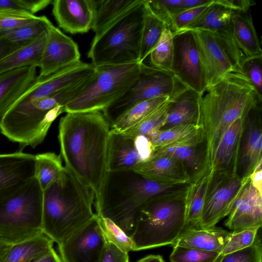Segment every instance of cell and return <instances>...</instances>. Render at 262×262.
<instances>
[{
    "label": "cell",
    "mask_w": 262,
    "mask_h": 262,
    "mask_svg": "<svg viewBox=\"0 0 262 262\" xmlns=\"http://www.w3.org/2000/svg\"><path fill=\"white\" fill-rule=\"evenodd\" d=\"M144 2L94 36L88 54L94 67L139 62Z\"/></svg>",
    "instance_id": "7"
},
{
    "label": "cell",
    "mask_w": 262,
    "mask_h": 262,
    "mask_svg": "<svg viewBox=\"0 0 262 262\" xmlns=\"http://www.w3.org/2000/svg\"><path fill=\"white\" fill-rule=\"evenodd\" d=\"M201 97L188 87L179 92L169 101L167 118L161 129L181 125L202 126Z\"/></svg>",
    "instance_id": "23"
},
{
    "label": "cell",
    "mask_w": 262,
    "mask_h": 262,
    "mask_svg": "<svg viewBox=\"0 0 262 262\" xmlns=\"http://www.w3.org/2000/svg\"><path fill=\"white\" fill-rule=\"evenodd\" d=\"M47 32L0 60V74L28 66L37 67L46 40Z\"/></svg>",
    "instance_id": "34"
},
{
    "label": "cell",
    "mask_w": 262,
    "mask_h": 262,
    "mask_svg": "<svg viewBox=\"0 0 262 262\" xmlns=\"http://www.w3.org/2000/svg\"><path fill=\"white\" fill-rule=\"evenodd\" d=\"M170 99L167 100L133 127L122 133L135 137L149 136L161 129L164 125L167 115Z\"/></svg>",
    "instance_id": "41"
},
{
    "label": "cell",
    "mask_w": 262,
    "mask_h": 262,
    "mask_svg": "<svg viewBox=\"0 0 262 262\" xmlns=\"http://www.w3.org/2000/svg\"><path fill=\"white\" fill-rule=\"evenodd\" d=\"M54 243L42 233L34 237L10 245L1 262H35L54 248Z\"/></svg>",
    "instance_id": "30"
},
{
    "label": "cell",
    "mask_w": 262,
    "mask_h": 262,
    "mask_svg": "<svg viewBox=\"0 0 262 262\" xmlns=\"http://www.w3.org/2000/svg\"><path fill=\"white\" fill-rule=\"evenodd\" d=\"M52 13L58 26L71 34L92 29L94 19V0H54Z\"/></svg>",
    "instance_id": "21"
},
{
    "label": "cell",
    "mask_w": 262,
    "mask_h": 262,
    "mask_svg": "<svg viewBox=\"0 0 262 262\" xmlns=\"http://www.w3.org/2000/svg\"><path fill=\"white\" fill-rule=\"evenodd\" d=\"M143 0H94V19L92 30L100 34Z\"/></svg>",
    "instance_id": "31"
},
{
    "label": "cell",
    "mask_w": 262,
    "mask_h": 262,
    "mask_svg": "<svg viewBox=\"0 0 262 262\" xmlns=\"http://www.w3.org/2000/svg\"><path fill=\"white\" fill-rule=\"evenodd\" d=\"M171 72L187 87L202 96L206 90L204 69L193 30L173 33Z\"/></svg>",
    "instance_id": "13"
},
{
    "label": "cell",
    "mask_w": 262,
    "mask_h": 262,
    "mask_svg": "<svg viewBox=\"0 0 262 262\" xmlns=\"http://www.w3.org/2000/svg\"><path fill=\"white\" fill-rule=\"evenodd\" d=\"M35 262H62L60 257L54 248L47 254Z\"/></svg>",
    "instance_id": "54"
},
{
    "label": "cell",
    "mask_w": 262,
    "mask_h": 262,
    "mask_svg": "<svg viewBox=\"0 0 262 262\" xmlns=\"http://www.w3.org/2000/svg\"><path fill=\"white\" fill-rule=\"evenodd\" d=\"M246 116L236 120L224 134L214 155L210 168L212 172L237 173L240 143Z\"/></svg>",
    "instance_id": "24"
},
{
    "label": "cell",
    "mask_w": 262,
    "mask_h": 262,
    "mask_svg": "<svg viewBox=\"0 0 262 262\" xmlns=\"http://www.w3.org/2000/svg\"><path fill=\"white\" fill-rule=\"evenodd\" d=\"M35 155L21 151L0 154V202L35 177Z\"/></svg>",
    "instance_id": "19"
},
{
    "label": "cell",
    "mask_w": 262,
    "mask_h": 262,
    "mask_svg": "<svg viewBox=\"0 0 262 262\" xmlns=\"http://www.w3.org/2000/svg\"><path fill=\"white\" fill-rule=\"evenodd\" d=\"M261 104L246 116L242 135L236 168L237 174L247 179L262 161Z\"/></svg>",
    "instance_id": "18"
},
{
    "label": "cell",
    "mask_w": 262,
    "mask_h": 262,
    "mask_svg": "<svg viewBox=\"0 0 262 262\" xmlns=\"http://www.w3.org/2000/svg\"><path fill=\"white\" fill-rule=\"evenodd\" d=\"M232 34L244 58L262 55L260 40L250 13L233 11Z\"/></svg>",
    "instance_id": "28"
},
{
    "label": "cell",
    "mask_w": 262,
    "mask_h": 262,
    "mask_svg": "<svg viewBox=\"0 0 262 262\" xmlns=\"http://www.w3.org/2000/svg\"><path fill=\"white\" fill-rule=\"evenodd\" d=\"M186 88L171 72L142 62L139 75L131 88L102 112L111 127L119 118L136 104L164 96L171 100Z\"/></svg>",
    "instance_id": "10"
},
{
    "label": "cell",
    "mask_w": 262,
    "mask_h": 262,
    "mask_svg": "<svg viewBox=\"0 0 262 262\" xmlns=\"http://www.w3.org/2000/svg\"><path fill=\"white\" fill-rule=\"evenodd\" d=\"M10 245H11L0 242V262Z\"/></svg>",
    "instance_id": "56"
},
{
    "label": "cell",
    "mask_w": 262,
    "mask_h": 262,
    "mask_svg": "<svg viewBox=\"0 0 262 262\" xmlns=\"http://www.w3.org/2000/svg\"><path fill=\"white\" fill-rule=\"evenodd\" d=\"M52 24L46 16H40L33 22L1 32L11 43L23 47L47 32Z\"/></svg>",
    "instance_id": "39"
},
{
    "label": "cell",
    "mask_w": 262,
    "mask_h": 262,
    "mask_svg": "<svg viewBox=\"0 0 262 262\" xmlns=\"http://www.w3.org/2000/svg\"><path fill=\"white\" fill-rule=\"evenodd\" d=\"M145 5V11L140 38L139 62L145 59L158 43L163 30L167 27L165 23L156 16Z\"/></svg>",
    "instance_id": "37"
},
{
    "label": "cell",
    "mask_w": 262,
    "mask_h": 262,
    "mask_svg": "<svg viewBox=\"0 0 262 262\" xmlns=\"http://www.w3.org/2000/svg\"><path fill=\"white\" fill-rule=\"evenodd\" d=\"M39 16L17 10L0 11V32L12 30L31 23Z\"/></svg>",
    "instance_id": "47"
},
{
    "label": "cell",
    "mask_w": 262,
    "mask_h": 262,
    "mask_svg": "<svg viewBox=\"0 0 262 262\" xmlns=\"http://www.w3.org/2000/svg\"><path fill=\"white\" fill-rule=\"evenodd\" d=\"M111 126L100 111L67 113L59 123L60 156L66 165L95 194L100 204L108 172Z\"/></svg>",
    "instance_id": "1"
},
{
    "label": "cell",
    "mask_w": 262,
    "mask_h": 262,
    "mask_svg": "<svg viewBox=\"0 0 262 262\" xmlns=\"http://www.w3.org/2000/svg\"><path fill=\"white\" fill-rule=\"evenodd\" d=\"M64 170L60 155L52 152L35 155V177L43 190L57 180Z\"/></svg>",
    "instance_id": "36"
},
{
    "label": "cell",
    "mask_w": 262,
    "mask_h": 262,
    "mask_svg": "<svg viewBox=\"0 0 262 262\" xmlns=\"http://www.w3.org/2000/svg\"><path fill=\"white\" fill-rule=\"evenodd\" d=\"M150 180L170 185H185L190 180L184 165L174 158L165 154H154L134 170Z\"/></svg>",
    "instance_id": "22"
},
{
    "label": "cell",
    "mask_w": 262,
    "mask_h": 262,
    "mask_svg": "<svg viewBox=\"0 0 262 262\" xmlns=\"http://www.w3.org/2000/svg\"><path fill=\"white\" fill-rule=\"evenodd\" d=\"M93 74L24 107L10 108L0 120L1 134L23 147L38 146L54 121L64 112V107L88 85Z\"/></svg>",
    "instance_id": "5"
},
{
    "label": "cell",
    "mask_w": 262,
    "mask_h": 262,
    "mask_svg": "<svg viewBox=\"0 0 262 262\" xmlns=\"http://www.w3.org/2000/svg\"><path fill=\"white\" fill-rule=\"evenodd\" d=\"M94 192L67 167L43 190L42 232L57 245L96 215Z\"/></svg>",
    "instance_id": "3"
},
{
    "label": "cell",
    "mask_w": 262,
    "mask_h": 262,
    "mask_svg": "<svg viewBox=\"0 0 262 262\" xmlns=\"http://www.w3.org/2000/svg\"><path fill=\"white\" fill-rule=\"evenodd\" d=\"M230 234V232L215 226L205 228H189L182 231L171 246L221 253Z\"/></svg>",
    "instance_id": "26"
},
{
    "label": "cell",
    "mask_w": 262,
    "mask_h": 262,
    "mask_svg": "<svg viewBox=\"0 0 262 262\" xmlns=\"http://www.w3.org/2000/svg\"><path fill=\"white\" fill-rule=\"evenodd\" d=\"M170 255L171 262H219L221 253L187 248L179 246L172 247Z\"/></svg>",
    "instance_id": "43"
},
{
    "label": "cell",
    "mask_w": 262,
    "mask_h": 262,
    "mask_svg": "<svg viewBox=\"0 0 262 262\" xmlns=\"http://www.w3.org/2000/svg\"><path fill=\"white\" fill-rule=\"evenodd\" d=\"M137 262H165V261L161 255H150L144 257Z\"/></svg>",
    "instance_id": "55"
},
{
    "label": "cell",
    "mask_w": 262,
    "mask_h": 262,
    "mask_svg": "<svg viewBox=\"0 0 262 262\" xmlns=\"http://www.w3.org/2000/svg\"><path fill=\"white\" fill-rule=\"evenodd\" d=\"M141 63L95 67L90 82L64 106V112H102L131 88L139 75Z\"/></svg>",
    "instance_id": "9"
},
{
    "label": "cell",
    "mask_w": 262,
    "mask_h": 262,
    "mask_svg": "<svg viewBox=\"0 0 262 262\" xmlns=\"http://www.w3.org/2000/svg\"><path fill=\"white\" fill-rule=\"evenodd\" d=\"M212 0H145L149 10L169 29L170 20L175 15L186 10L206 5Z\"/></svg>",
    "instance_id": "35"
},
{
    "label": "cell",
    "mask_w": 262,
    "mask_h": 262,
    "mask_svg": "<svg viewBox=\"0 0 262 262\" xmlns=\"http://www.w3.org/2000/svg\"><path fill=\"white\" fill-rule=\"evenodd\" d=\"M242 68L262 101V55L244 58Z\"/></svg>",
    "instance_id": "46"
},
{
    "label": "cell",
    "mask_w": 262,
    "mask_h": 262,
    "mask_svg": "<svg viewBox=\"0 0 262 262\" xmlns=\"http://www.w3.org/2000/svg\"><path fill=\"white\" fill-rule=\"evenodd\" d=\"M154 148L148 137L128 136L122 132L111 130L108 141V171L134 170L148 160Z\"/></svg>",
    "instance_id": "16"
},
{
    "label": "cell",
    "mask_w": 262,
    "mask_h": 262,
    "mask_svg": "<svg viewBox=\"0 0 262 262\" xmlns=\"http://www.w3.org/2000/svg\"><path fill=\"white\" fill-rule=\"evenodd\" d=\"M211 169L206 168L190 180L186 192L185 222L183 230L200 227V220L208 187L212 176Z\"/></svg>",
    "instance_id": "27"
},
{
    "label": "cell",
    "mask_w": 262,
    "mask_h": 262,
    "mask_svg": "<svg viewBox=\"0 0 262 262\" xmlns=\"http://www.w3.org/2000/svg\"><path fill=\"white\" fill-rule=\"evenodd\" d=\"M97 215L58 245L62 262H98L106 244Z\"/></svg>",
    "instance_id": "15"
},
{
    "label": "cell",
    "mask_w": 262,
    "mask_h": 262,
    "mask_svg": "<svg viewBox=\"0 0 262 262\" xmlns=\"http://www.w3.org/2000/svg\"><path fill=\"white\" fill-rule=\"evenodd\" d=\"M148 138L154 150L161 148L198 144L204 142L202 126L181 125L160 129Z\"/></svg>",
    "instance_id": "29"
},
{
    "label": "cell",
    "mask_w": 262,
    "mask_h": 262,
    "mask_svg": "<svg viewBox=\"0 0 262 262\" xmlns=\"http://www.w3.org/2000/svg\"><path fill=\"white\" fill-rule=\"evenodd\" d=\"M154 154L167 155L179 160L184 165L190 180L208 168L206 166L204 142L198 144L159 148L154 150Z\"/></svg>",
    "instance_id": "33"
},
{
    "label": "cell",
    "mask_w": 262,
    "mask_h": 262,
    "mask_svg": "<svg viewBox=\"0 0 262 262\" xmlns=\"http://www.w3.org/2000/svg\"><path fill=\"white\" fill-rule=\"evenodd\" d=\"M151 66L171 72L173 56V32L167 27L163 31L161 37L149 54Z\"/></svg>",
    "instance_id": "40"
},
{
    "label": "cell",
    "mask_w": 262,
    "mask_h": 262,
    "mask_svg": "<svg viewBox=\"0 0 262 262\" xmlns=\"http://www.w3.org/2000/svg\"><path fill=\"white\" fill-rule=\"evenodd\" d=\"M95 67L80 61L46 77L36 76L27 90L10 108L19 109L92 75Z\"/></svg>",
    "instance_id": "14"
},
{
    "label": "cell",
    "mask_w": 262,
    "mask_h": 262,
    "mask_svg": "<svg viewBox=\"0 0 262 262\" xmlns=\"http://www.w3.org/2000/svg\"><path fill=\"white\" fill-rule=\"evenodd\" d=\"M97 216L100 228L106 242L127 253L135 251V246L131 237L120 227L108 218Z\"/></svg>",
    "instance_id": "42"
},
{
    "label": "cell",
    "mask_w": 262,
    "mask_h": 262,
    "mask_svg": "<svg viewBox=\"0 0 262 262\" xmlns=\"http://www.w3.org/2000/svg\"><path fill=\"white\" fill-rule=\"evenodd\" d=\"M219 262H262L260 236L257 234L254 242L250 246L223 255Z\"/></svg>",
    "instance_id": "44"
},
{
    "label": "cell",
    "mask_w": 262,
    "mask_h": 262,
    "mask_svg": "<svg viewBox=\"0 0 262 262\" xmlns=\"http://www.w3.org/2000/svg\"><path fill=\"white\" fill-rule=\"evenodd\" d=\"M168 99H170L168 97H160L136 104L117 120L111 126V130L118 132L126 131Z\"/></svg>",
    "instance_id": "38"
},
{
    "label": "cell",
    "mask_w": 262,
    "mask_h": 262,
    "mask_svg": "<svg viewBox=\"0 0 262 262\" xmlns=\"http://www.w3.org/2000/svg\"><path fill=\"white\" fill-rule=\"evenodd\" d=\"M128 253L107 242L98 262H129Z\"/></svg>",
    "instance_id": "50"
},
{
    "label": "cell",
    "mask_w": 262,
    "mask_h": 262,
    "mask_svg": "<svg viewBox=\"0 0 262 262\" xmlns=\"http://www.w3.org/2000/svg\"><path fill=\"white\" fill-rule=\"evenodd\" d=\"M187 185L152 198L140 207L130 237L135 251L172 245L177 239L185 225Z\"/></svg>",
    "instance_id": "6"
},
{
    "label": "cell",
    "mask_w": 262,
    "mask_h": 262,
    "mask_svg": "<svg viewBox=\"0 0 262 262\" xmlns=\"http://www.w3.org/2000/svg\"><path fill=\"white\" fill-rule=\"evenodd\" d=\"M193 31L204 69L206 90L230 73L243 72L242 64L244 57L232 32Z\"/></svg>",
    "instance_id": "11"
},
{
    "label": "cell",
    "mask_w": 262,
    "mask_h": 262,
    "mask_svg": "<svg viewBox=\"0 0 262 262\" xmlns=\"http://www.w3.org/2000/svg\"><path fill=\"white\" fill-rule=\"evenodd\" d=\"M262 161H260L249 177L251 184L262 195Z\"/></svg>",
    "instance_id": "52"
},
{
    "label": "cell",
    "mask_w": 262,
    "mask_h": 262,
    "mask_svg": "<svg viewBox=\"0 0 262 262\" xmlns=\"http://www.w3.org/2000/svg\"><path fill=\"white\" fill-rule=\"evenodd\" d=\"M43 190L34 177L0 202V242L15 244L43 233Z\"/></svg>",
    "instance_id": "8"
},
{
    "label": "cell",
    "mask_w": 262,
    "mask_h": 262,
    "mask_svg": "<svg viewBox=\"0 0 262 262\" xmlns=\"http://www.w3.org/2000/svg\"><path fill=\"white\" fill-rule=\"evenodd\" d=\"M188 184V183H187ZM148 179L134 171H108L99 206V216L108 218L129 236L132 235L138 212L142 205L155 196L184 187Z\"/></svg>",
    "instance_id": "4"
},
{
    "label": "cell",
    "mask_w": 262,
    "mask_h": 262,
    "mask_svg": "<svg viewBox=\"0 0 262 262\" xmlns=\"http://www.w3.org/2000/svg\"><path fill=\"white\" fill-rule=\"evenodd\" d=\"M249 179H243L234 172H212L204 202L200 227H214L227 216Z\"/></svg>",
    "instance_id": "12"
},
{
    "label": "cell",
    "mask_w": 262,
    "mask_h": 262,
    "mask_svg": "<svg viewBox=\"0 0 262 262\" xmlns=\"http://www.w3.org/2000/svg\"><path fill=\"white\" fill-rule=\"evenodd\" d=\"M260 228L246 229L238 232H230L221 254L223 255L244 249L254 242Z\"/></svg>",
    "instance_id": "45"
},
{
    "label": "cell",
    "mask_w": 262,
    "mask_h": 262,
    "mask_svg": "<svg viewBox=\"0 0 262 262\" xmlns=\"http://www.w3.org/2000/svg\"><path fill=\"white\" fill-rule=\"evenodd\" d=\"M233 11L212 2L191 23L183 30H201L211 32H232Z\"/></svg>",
    "instance_id": "32"
},
{
    "label": "cell",
    "mask_w": 262,
    "mask_h": 262,
    "mask_svg": "<svg viewBox=\"0 0 262 262\" xmlns=\"http://www.w3.org/2000/svg\"><path fill=\"white\" fill-rule=\"evenodd\" d=\"M78 45L52 24L47 32L46 40L37 67L41 77H46L79 62Z\"/></svg>",
    "instance_id": "17"
},
{
    "label": "cell",
    "mask_w": 262,
    "mask_h": 262,
    "mask_svg": "<svg viewBox=\"0 0 262 262\" xmlns=\"http://www.w3.org/2000/svg\"><path fill=\"white\" fill-rule=\"evenodd\" d=\"M216 2L233 11L248 12L250 8L255 5L251 0H216Z\"/></svg>",
    "instance_id": "51"
},
{
    "label": "cell",
    "mask_w": 262,
    "mask_h": 262,
    "mask_svg": "<svg viewBox=\"0 0 262 262\" xmlns=\"http://www.w3.org/2000/svg\"><path fill=\"white\" fill-rule=\"evenodd\" d=\"M224 224L232 232L261 228L262 195L252 186L250 178L234 202Z\"/></svg>",
    "instance_id": "20"
},
{
    "label": "cell",
    "mask_w": 262,
    "mask_h": 262,
    "mask_svg": "<svg viewBox=\"0 0 262 262\" xmlns=\"http://www.w3.org/2000/svg\"><path fill=\"white\" fill-rule=\"evenodd\" d=\"M36 77V67L28 66L0 74V120Z\"/></svg>",
    "instance_id": "25"
},
{
    "label": "cell",
    "mask_w": 262,
    "mask_h": 262,
    "mask_svg": "<svg viewBox=\"0 0 262 262\" xmlns=\"http://www.w3.org/2000/svg\"><path fill=\"white\" fill-rule=\"evenodd\" d=\"M205 93L201 100V121L206 166L210 169L215 151L227 129L262 101L247 76L240 72L229 73Z\"/></svg>",
    "instance_id": "2"
},
{
    "label": "cell",
    "mask_w": 262,
    "mask_h": 262,
    "mask_svg": "<svg viewBox=\"0 0 262 262\" xmlns=\"http://www.w3.org/2000/svg\"><path fill=\"white\" fill-rule=\"evenodd\" d=\"M20 47L11 43L0 32V60Z\"/></svg>",
    "instance_id": "53"
},
{
    "label": "cell",
    "mask_w": 262,
    "mask_h": 262,
    "mask_svg": "<svg viewBox=\"0 0 262 262\" xmlns=\"http://www.w3.org/2000/svg\"><path fill=\"white\" fill-rule=\"evenodd\" d=\"M210 3L190 8L175 15L171 19L169 29L173 33L183 30L194 20Z\"/></svg>",
    "instance_id": "49"
},
{
    "label": "cell",
    "mask_w": 262,
    "mask_h": 262,
    "mask_svg": "<svg viewBox=\"0 0 262 262\" xmlns=\"http://www.w3.org/2000/svg\"><path fill=\"white\" fill-rule=\"evenodd\" d=\"M52 2V0H0V11H22L35 15Z\"/></svg>",
    "instance_id": "48"
}]
</instances>
